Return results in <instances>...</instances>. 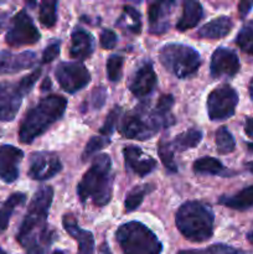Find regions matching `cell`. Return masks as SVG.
<instances>
[{"mask_svg": "<svg viewBox=\"0 0 253 254\" xmlns=\"http://www.w3.org/2000/svg\"><path fill=\"white\" fill-rule=\"evenodd\" d=\"M202 140V131L197 128H190L189 130L179 134L173 141H170L171 149L175 151H184L188 149L196 148Z\"/></svg>", "mask_w": 253, "mask_h": 254, "instance_id": "obj_25", "label": "cell"}, {"mask_svg": "<svg viewBox=\"0 0 253 254\" xmlns=\"http://www.w3.org/2000/svg\"><path fill=\"white\" fill-rule=\"evenodd\" d=\"M107 92L103 87H98V88H94L93 93H92V104H93V108L98 109L106 102Z\"/></svg>", "mask_w": 253, "mask_h": 254, "instance_id": "obj_39", "label": "cell"}, {"mask_svg": "<svg viewBox=\"0 0 253 254\" xmlns=\"http://www.w3.org/2000/svg\"><path fill=\"white\" fill-rule=\"evenodd\" d=\"M247 240H248V242H250L251 245L253 246V231H251V232L248 233V235H247Z\"/></svg>", "mask_w": 253, "mask_h": 254, "instance_id": "obj_44", "label": "cell"}, {"mask_svg": "<svg viewBox=\"0 0 253 254\" xmlns=\"http://www.w3.org/2000/svg\"><path fill=\"white\" fill-rule=\"evenodd\" d=\"M233 27V22L231 17L228 16H220L216 19L211 20L207 24L200 27L197 31V36L200 39L207 40H218L222 37L227 36Z\"/></svg>", "mask_w": 253, "mask_h": 254, "instance_id": "obj_21", "label": "cell"}, {"mask_svg": "<svg viewBox=\"0 0 253 254\" xmlns=\"http://www.w3.org/2000/svg\"><path fill=\"white\" fill-rule=\"evenodd\" d=\"M96 42L93 36L81 27H74L71 34L69 56L76 60H86L93 54Z\"/></svg>", "mask_w": 253, "mask_h": 254, "instance_id": "obj_20", "label": "cell"}, {"mask_svg": "<svg viewBox=\"0 0 253 254\" xmlns=\"http://www.w3.org/2000/svg\"><path fill=\"white\" fill-rule=\"evenodd\" d=\"M248 92H250V97L253 102V77L250 82V86H248Z\"/></svg>", "mask_w": 253, "mask_h": 254, "instance_id": "obj_42", "label": "cell"}, {"mask_svg": "<svg viewBox=\"0 0 253 254\" xmlns=\"http://www.w3.org/2000/svg\"><path fill=\"white\" fill-rule=\"evenodd\" d=\"M215 141L216 146H217V151L222 155L230 154L235 150L236 141L233 139L232 134L227 129V127H220L215 134Z\"/></svg>", "mask_w": 253, "mask_h": 254, "instance_id": "obj_31", "label": "cell"}, {"mask_svg": "<svg viewBox=\"0 0 253 254\" xmlns=\"http://www.w3.org/2000/svg\"><path fill=\"white\" fill-rule=\"evenodd\" d=\"M175 1H155L148 7L149 32L153 35H161L168 31L170 26V16Z\"/></svg>", "mask_w": 253, "mask_h": 254, "instance_id": "obj_17", "label": "cell"}, {"mask_svg": "<svg viewBox=\"0 0 253 254\" xmlns=\"http://www.w3.org/2000/svg\"><path fill=\"white\" fill-rule=\"evenodd\" d=\"M245 133H246V135L248 136V139H250V141L247 143L248 150L252 151L253 153V118L252 117H248V118H246Z\"/></svg>", "mask_w": 253, "mask_h": 254, "instance_id": "obj_40", "label": "cell"}, {"mask_svg": "<svg viewBox=\"0 0 253 254\" xmlns=\"http://www.w3.org/2000/svg\"><path fill=\"white\" fill-rule=\"evenodd\" d=\"M62 225L66 232L78 243V254H94V238L89 231L79 227L78 221L72 213H64Z\"/></svg>", "mask_w": 253, "mask_h": 254, "instance_id": "obj_19", "label": "cell"}, {"mask_svg": "<svg viewBox=\"0 0 253 254\" xmlns=\"http://www.w3.org/2000/svg\"><path fill=\"white\" fill-rule=\"evenodd\" d=\"M246 169H247L250 173L253 174V161H250V163H246Z\"/></svg>", "mask_w": 253, "mask_h": 254, "instance_id": "obj_43", "label": "cell"}, {"mask_svg": "<svg viewBox=\"0 0 253 254\" xmlns=\"http://www.w3.org/2000/svg\"><path fill=\"white\" fill-rule=\"evenodd\" d=\"M117 34L113 30L106 29L101 32V36H99V44L103 49L106 50H112L114 49V46L117 45Z\"/></svg>", "mask_w": 253, "mask_h": 254, "instance_id": "obj_37", "label": "cell"}, {"mask_svg": "<svg viewBox=\"0 0 253 254\" xmlns=\"http://www.w3.org/2000/svg\"><path fill=\"white\" fill-rule=\"evenodd\" d=\"M36 55L31 51L20 54L0 51V74L17 73L24 69L31 68L36 64Z\"/></svg>", "mask_w": 253, "mask_h": 254, "instance_id": "obj_18", "label": "cell"}, {"mask_svg": "<svg viewBox=\"0 0 253 254\" xmlns=\"http://www.w3.org/2000/svg\"><path fill=\"white\" fill-rule=\"evenodd\" d=\"M54 200V189L42 186L35 192L27 212L20 225L16 241L26 254H45L54 242L55 231L49 228L50 207Z\"/></svg>", "mask_w": 253, "mask_h": 254, "instance_id": "obj_1", "label": "cell"}, {"mask_svg": "<svg viewBox=\"0 0 253 254\" xmlns=\"http://www.w3.org/2000/svg\"><path fill=\"white\" fill-rule=\"evenodd\" d=\"M240 59L233 50L218 47L211 56L210 72L213 78L233 77L240 71Z\"/></svg>", "mask_w": 253, "mask_h": 254, "instance_id": "obj_13", "label": "cell"}, {"mask_svg": "<svg viewBox=\"0 0 253 254\" xmlns=\"http://www.w3.org/2000/svg\"><path fill=\"white\" fill-rule=\"evenodd\" d=\"M236 44L245 54L253 56V20L246 22L236 36Z\"/></svg>", "mask_w": 253, "mask_h": 254, "instance_id": "obj_30", "label": "cell"}, {"mask_svg": "<svg viewBox=\"0 0 253 254\" xmlns=\"http://www.w3.org/2000/svg\"><path fill=\"white\" fill-rule=\"evenodd\" d=\"M41 72L37 68L17 82H0V122L14 121L22 99L34 88Z\"/></svg>", "mask_w": 253, "mask_h": 254, "instance_id": "obj_8", "label": "cell"}, {"mask_svg": "<svg viewBox=\"0 0 253 254\" xmlns=\"http://www.w3.org/2000/svg\"><path fill=\"white\" fill-rule=\"evenodd\" d=\"M158 77L150 62H144L131 76L128 88L138 98H144L153 92L156 86Z\"/></svg>", "mask_w": 253, "mask_h": 254, "instance_id": "obj_15", "label": "cell"}, {"mask_svg": "<svg viewBox=\"0 0 253 254\" xmlns=\"http://www.w3.org/2000/svg\"><path fill=\"white\" fill-rule=\"evenodd\" d=\"M62 169L61 160L52 151H36L30 155L27 175L32 180L44 181L54 178Z\"/></svg>", "mask_w": 253, "mask_h": 254, "instance_id": "obj_12", "label": "cell"}, {"mask_svg": "<svg viewBox=\"0 0 253 254\" xmlns=\"http://www.w3.org/2000/svg\"><path fill=\"white\" fill-rule=\"evenodd\" d=\"M116 25L124 31L131 34H140L141 31V16L140 12L131 6H124L123 12L116 21Z\"/></svg>", "mask_w": 253, "mask_h": 254, "instance_id": "obj_27", "label": "cell"}, {"mask_svg": "<svg viewBox=\"0 0 253 254\" xmlns=\"http://www.w3.org/2000/svg\"><path fill=\"white\" fill-rule=\"evenodd\" d=\"M109 143H111V139L106 138V136H92L88 143H87L86 148H84L83 154H82V160L86 161L87 159L91 158L92 155H94L97 151L103 149Z\"/></svg>", "mask_w": 253, "mask_h": 254, "instance_id": "obj_35", "label": "cell"}, {"mask_svg": "<svg viewBox=\"0 0 253 254\" xmlns=\"http://www.w3.org/2000/svg\"><path fill=\"white\" fill-rule=\"evenodd\" d=\"M193 171L200 175H216V176H230L232 173L222 165L220 160L211 156H203L197 159L192 165Z\"/></svg>", "mask_w": 253, "mask_h": 254, "instance_id": "obj_24", "label": "cell"}, {"mask_svg": "<svg viewBox=\"0 0 253 254\" xmlns=\"http://www.w3.org/2000/svg\"><path fill=\"white\" fill-rule=\"evenodd\" d=\"M154 190H155V185H153V184H144V185H139L131 189L126 193V202H124L126 212H133V211H135L141 205V202L144 201V197L146 195H149L150 192H153Z\"/></svg>", "mask_w": 253, "mask_h": 254, "instance_id": "obj_28", "label": "cell"}, {"mask_svg": "<svg viewBox=\"0 0 253 254\" xmlns=\"http://www.w3.org/2000/svg\"><path fill=\"white\" fill-rule=\"evenodd\" d=\"M179 232L191 242H205L213 235L215 216L208 205L201 201H186L175 216Z\"/></svg>", "mask_w": 253, "mask_h": 254, "instance_id": "obj_5", "label": "cell"}, {"mask_svg": "<svg viewBox=\"0 0 253 254\" xmlns=\"http://www.w3.org/2000/svg\"><path fill=\"white\" fill-rule=\"evenodd\" d=\"M158 153L161 159L163 165L170 173H178V165L175 163V153L171 149L170 141L168 140V135H163L158 144Z\"/></svg>", "mask_w": 253, "mask_h": 254, "instance_id": "obj_29", "label": "cell"}, {"mask_svg": "<svg viewBox=\"0 0 253 254\" xmlns=\"http://www.w3.org/2000/svg\"><path fill=\"white\" fill-rule=\"evenodd\" d=\"M1 25H2V20H1V17H0V29H1Z\"/></svg>", "mask_w": 253, "mask_h": 254, "instance_id": "obj_47", "label": "cell"}, {"mask_svg": "<svg viewBox=\"0 0 253 254\" xmlns=\"http://www.w3.org/2000/svg\"><path fill=\"white\" fill-rule=\"evenodd\" d=\"M60 46H61V42L60 41H54L52 44H50L46 49L44 50V54H42V64H50V62L54 61L57 56L60 55Z\"/></svg>", "mask_w": 253, "mask_h": 254, "instance_id": "obj_38", "label": "cell"}, {"mask_svg": "<svg viewBox=\"0 0 253 254\" xmlns=\"http://www.w3.org/2000/svg\"><path fill=\"white\" fill-rule=\"evenodd\" d=\"M174 98L171 94H163L154 107L149 102L141 103L123 117L119 133L128 139L148 140L159 130L174 126L176 122L171 108Z\"/></svg>", "mask_w": 253, "mask_h": 254, "instance_id": "obj_2", "label": "cell"}, {"mask_svg": "<svg viewBox=\"0 0 253 254\" xmlns=\"http://www.w3.org/2000/svg\"><path fill=\"white\" fill-rule=\"evenodd\" d=\"M126 166L138 176H146L156 168V161L153 156L144 153L139 146L128 145L123 149Z\"/></svg>", "mask_w": 253, "mask_h": 254, "instance_id": "obj_16", "label": "cell"}, {"mask_svg": "<svg viewBox=\"0 0 253 254\" xmlns=\"http://www.w3.org/2000/svg\"><path fill=\"white\" fill-rule=\"evenodd\" d=\"M124 57L121 55H112L107 60V74L111 82H119L123 74Z\"/></svg>", "mask_w": 253, "mask_h": 254, "instance_id": "obj_34", "label": "cell"}, {"mask_svg": "<svg viewBox=\"0 0 253 254\" xmlns=\"http://www.w3.org/2000/svg\"><path fill=\"white\" fill-rule=\"evenodd\" d=\"M159 61L164 68L178 78H189L198 71L200 54L193 47L183 44H168L159 51Z\"/></svg>", "mask_w": 253, "mask_h": 254, "instance_id": "obj_7", "label": "cell"}, {"mask_svg": "<svg viewBox=\"0 0 253 254\" xmlns=\"http://www.w3.org/2000/svg\"><path fill=\"white\" fill-rule=\"evenodd\" d=\"M121 112L122 111L119 107H114V108L109 112V114L106 118V122H104V124L102 126V128L99 129V133H101L102 135L106 136V138H109V136L114 133L117 123H118L119 116H121Z\"/></svg>", "mask_w": 253, "mask_h": 254, "instance_id": "obj_36", "label": "cell"}, {"mask_svg": "<svg viewBox=\"0 0 253 254\" xmlns=\"http://www.w3.org/2000/svg\"><path fill=\"white\" fill-rule=\"evenodd\" d=\"M52 254H64V252H62V251H60V250H56Z\"/></svg>", "mask_w": 253, "mask_h": 254, "instance_id": "obj_45", "label": "cell"}, {"mask_svg": "<svg viewBox=\"0 0 253 254\" xmlns=\"http://www.w3.org/2000/svg\"><path fill=\"white\" fill-rule=\"evenodd\" d=\"M24 158L21 149L14 145L0 146V180L6 184H12L19 178V168Z\"/></svg>", "mask_w": 253, "mask_h": 254, "instance_id": "obj_14", "label": "cell"}, {"mask_svg": "<svg viewBox=\"0 0 253 254\" xmlns=\"http://www.w3.org/2000/svg\"><path fill=\"white\" fill-rule=\"evenodd\" d=\"M253 1H241L238 4V10H240L241 17H246L247 14L250 12V10L252 9Z\"/></svg>", "mask_w": 253, "mask_h": 254, "instance_id": "obj_41", "label": "cell"}, {"mask_svg": "<svg viewBox=\"0 0 253 254\" xmlns=\"http://www.w3.org/2000/svg\"><path fill=\"white\" fill-rule=\"evenodd\" d=\"M238 93L230 84L216 87L207 97V113L211 121H225L235 114Z\"/></svg>", "mask_w": 253, "mask_h": 254, "instance_id": "obj_10", "label": "cell"}, {"mask_svg": "<svg viewBox=\"0 0 253 254\" xmlns=\"http://www.w3.org/2000/svg\"><path fill=\"white\" fill-rule=\"evenodd\" d=\"M203 17L202 5L198 1H192L189 0L183 4V14L176 24V29L180 32L190 30L195 27Z\"/></svg>", "mask_w": 253, "mask_h": 254, "instance_id": "obj_22", "label": "cell"}, {"mask_svg": "<svg viewBox=\"0 0 253 254\" xmlns=\"http://www.w3.org/2000/svg\"><path fill=\"white\" fill-rule=\"evenodd\" d=\"M116 241L123 254H161L163 245L155 233L138 221L119 226Z\"/></svg>", "mask_w": 253, "mask_h": 254, "instance_id": "obj_6", "label": "cell"}, {"mask_svg": "<svg viewBox=\"0 0 253 254\" xmlns=\"http://www.w3.org/2000/svg\"><path fill=\"white\" fill-rule=\"evenodd\" d=\"M218 203L237 211H246L253 207V185L242 189L235 195L221 196Z\"/></svg>", "mask_w": 253, "mask_h": 254, "instance_id": "obj_23", "label": "cell"}, {"mask_svg": "<svg viewBox=\"0 0 253 254\" xmlns=\"http://www.w3.org/2000/svg\"><path fill=\"white\" fill-rule=\"evenodd\" d=\"M178 254H246L243 251L237 250L235 247H231L227 245H217L208 246V247L202 248V250H188L180 251Z\"/></svg>", "mask_w": 253, "mask_h": 254, "instance_id": "obj_33", "label": "cell"}, {"mask_svg": "<svg viewBox=\"0 0 253 254\" xmlns=\"http://www.w3.org/2000/svg\"><path fill=\"white\" fill-rule=\"evenodd\" d=\"M67 108V99L59 94L44 97L32 107L22 119L19 129V139L24 144H31L47 129L63 117Z\"/></svg>", "mask_w": 253, "mask_h": 254, "instance_id": "obj_4", "label": "cell"}, {"mask_svg": "<svg viewBox=\"0 0 253 254\" xmlns=\"http://www.w3.org/2000/svg\"><path fill=\"white\" fill-rule=\"evenodd\" d=\"M41 34L37 30L34 20L31 19L26 10H20L11 19L10 26L5 35V41L11 47L29 46L39 42Z\"/></svg>", "mask_w": 253, "mask_h": 254, "instance_id": "obj_9", "label": "cell"}, {"mask_svg": "<svg viewBox=\"0 0 253 254\" xmlns=\"http://www.w3.org/2000/svg\"><path fill=\"white\" fill-rule=\"evenodd\" d=\"M25 201H26V195L25 193L15 192L12 195H10L9 198L2 203L1 207H0V235L4 231H6L10 222V218H11L15 208L24 205Z\"/></svg>", "mask_w": 253, "mask_h": 254, "instance_id": "obj_26", "label": "cell"}, {"mask_svg": "<svg viewBox=\"0 0 253 254\" xmlns=\"http://www.w3.org/2000/svg\"><path fill=\"white\" fill-rule=\"evenodd\" d=\"M0 254H6V252H5V251L2 250V248H0Z\"/></svg>", "mask_w": 253, "mask_h": 254, "instance_id": "obj_46", "label": "cell"}, {"mask_svg": "<svg viewBox=\"0 0 253 254\" xmlns=\"http://www.w3.org/2000/svg\"><path fill=\"white\" fill-rule=\"evenodd\" d=\"M39 19L45 27H54L57 21V1H42Z\"/></svg>", "mask_w": 253, "mask_h": 254, "instance_id": "obj_32", "label": "cell"}, {"mask_svg": "<svg viewBox=\"0 0 253 254\" xmlns=\"http://www.w3.org/2000/svg\"><path fill=\"white\" fill-rule=\"evenodd\" d=\"M55 76L67 93H76L91 82V73L81 62H61L56 67Z\"/></svg>", "mask_w": 253, "mask_h": 254, "instance_id": "obj_11", "label": "cell"}, {"mask_svg": "<svg viewBox=\"0 0 253 254\" xmlns=\"http://www.w3.org/2000/svg\"><path fill=\"white\" fill-rule=\"evenodd\" d=\"M113 169L108 154H99L92 161V165L82 176L77 185V195L81 202L92 201L97 207L108 205L113 195Z\"/></svg>", "mask_w": 253, "mask_h": 254, "instance_id": "obj_3", "label": "cell"}]
</instances>
